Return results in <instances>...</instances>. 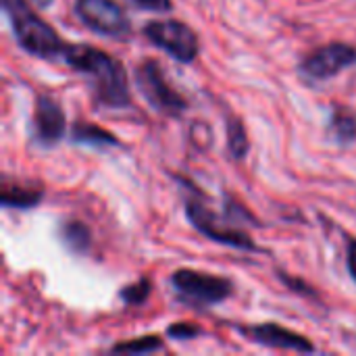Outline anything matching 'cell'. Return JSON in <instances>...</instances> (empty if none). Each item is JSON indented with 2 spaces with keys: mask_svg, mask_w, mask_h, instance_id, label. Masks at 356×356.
I'll return each instance as SVG.
<instances>
[{
  "mask_svg": "<svg viewBox=\"0 0 356 356\" xmlns=\"http://www.w3.org/2000/svg\"><path fill=\"white\" fill-rule=\"evenodd\" d=\"M225 148L227 156L234 161H244L250 152L248 131L238 115H227L225 119Z\"/></svg>",
  "mask_w": 356,
  "mask_h": 356,
  "instance_id": "cell-15",
  "label": "cell"
},
{
  "mask_svg": "<svg viewBox=\"0 0 356 356\" xmlns=\"http://www.w3.org/2000/svg\"><path fill=\"white\" fill-rule=\"evenodd\" d=\"M327 138L338 146L356 142V111L346 104H332L327 117Z\"/></svg>",
  "mask_w": 356,
  "mask_h": 356,
  "instance_id": "cell-12",
  "label": "cell"
},
{
  "mask_svg": "<svg viewBox=\"0 0 356 356\" xmlns=\"http://www.w3.org/2000/svg\"><path fill=\"white\" fill-rule=\"evenodd\" d=\"M200 334H202V330L190 321H175L167 327V338L173 342H190V340L198 338Z\"/></svg>",
  "mask_w": 356,
  "mask_h": 356,
  "instance_id": "cell-20",
  "label": "cell"
},
{
  "mask_svg": "<svg viewBox=\"0 0 356 356\" xmlns=\"http://www.w3.org/2000/svg\"><path fill=\"white\" fill-rule=\"evenodd\" d=\"M71 69L88 79L94 104L100 108H129L131 92L125 65L90 44H67L60 56Z\"/></svg>",
  "mask_w": 356,
  "mask_h": 356,
  "instance_id": "cell-1",
  "label": "cell"
},
{
  "mask_svg": "<svg viewBox=\"0 0 356 356\" xmlns=\"http://www.w3.org/2000/svg\"><path fill=\"white\" fill-rule=\"evenodd\" d=\"M58 240L71 254H86L94 244V234L90 225L81 219H65L58 223Z\"/></svg>",
  "mask_w": 356,
  "mask_h": 356,
  "instance_id": "cell-13",
  "label": "cell"
},
{
  "mask_svg": "<svg viewBox=\"0 0 356 356\" xmlns=\"http://www.w3.org/2000/svg\"><path fill=\"white\" fill-rule=\"evenodd\" d=\"M134 6L152 13H169L173 8V0H129Z\"/></svg>",
  "mask_w": 356,
  "mask_h": 356,
  "instance_id": "cell-22",
  "label": "cell"
},
{
  "mask_svg": "<svg viewBox=\"0 0 356 356\" xmlns=\"http://www.w3.org/2000/svg\"><path fill=\"white\" fill-rule=\"evenodd\" d=\"M184 211H186V217L192 223V227L200 236L209 238L211 242L227 246V248H236V250H242V252H259L261 250L250 234H246L240 227L229 225L223 217H219L215 211H211L198 198H186V209Z\"/></svg>",
  "mask_w": 356,
  "mask_h": 356,
  "instance_id": "cell-6",
  "label": "cell"
},
{
  "mask_svg": "<svg viewBox=\"0 0 356 356\" xmlns=\"http://www.w3.org/2000/svg\"><path fill=\"white\" fill-rule=\"evenodd\" d=\"M2 13L8 19L10 31L15 35V42L21 50L27 54L42 58V60H54L63 56L67 44L56 33L52 25H48L31 6L29 0H0Z\"/></svg>",
  "mask_w": 356,
  "mask_h": 356,
  "instance_id": "cell-2",
  "label": "cell"
},
{
  "mask_svg": "<svg viewBox=\"0 0 356 356\" xmlns=\"http://www.w3.org/2000/svg\"><path fill=\"white\" fill-rule=\"evenodd\" d=\"M238 332L252 344L267 346V348H280V350H290V353H300V355H313L317 346L302 334L292 332L275 321H265L259 325H242Z\"/></svg>",
  "mask_w": 356,
  "mask_h": 356,
  "instance_id": "cell-10",
  "label": "cell"
},
{
  "mask_svg": "<svg viewBox=\"0 0 356 356\" xmlns=\"http://www.w3.org/2000/svg\"><path fill=\"white\" fill-rule=\"evenodd\" d=\"M353 65H356V46L346 42H330L309 52L298 63V73L309 81H327Z\"/></svg>",
  "mask_w": 356,
  "mask_h": 356,
  "instance_id": "cell-8",
  "label": "cell"
},
{
  "mask_svg": "<svg viewBox=\"0 0 356 356\" xmlns=\"http://www.w3.org/2000/svg\"><path fill=\"white\" fill-rule=\"evenodd\" d=\"M344 254H346V269L348 275L356 284V236L344 232Z\"/></svg>",
  "mask_w": 356,
  "mask_h": 356,
  "instance_id": "cell-21",
  "label": "cell"
},
{
  "mask_svg": "<svg viewBox=\"0 0 356 356\" xmlns=\"http://www.w3.org/2000/svg\"><path fill=\"white\" fill-rule=\"evenodd\" d=\"M33 6H38V8H46V6H50V2L52 0H29Z\"/></svg>",
  "mask_w": 356,
  "mask_h": 356,
  "instance_id": "cell-23",
  "label": "cell"
},
{
  "mask_svg": "<svg viewBox=\"0 0 356 356\" xmlns=\"http://www.w3.org/2000/svg\"><path fill=\"white\" fill-rule=\"evenodd\" d=\"M165 342L161 336L156 334H148V336H140V338H131L119 344H113L108 348L111 355H150L156 350H163Z\"/></svg>",
  "mask_w": 356,
  "mask_h": 356,
  "instance_id": "cell-16",
  "label": "cell"
},
{
  "mask_svg": "<svg viewBox=\"0 0 356 356\" xmlns=\"http://www.w3.org/2000/svg\"><path fill=\"white\" fill-rule=\"evenodd\" d=\"M229 225L238 227V225H252V227H263V223L236 198L232 196H223V215H221Z\"/></svg>",
  "mask_w": 356,
  "mask_h": 356,
  "instance_id": "cell-17",
  "label": "cell"
},
{
  "mask_svg": "<svg viewBox=\"0 0 356 356\" xmlns=\"http://www.w3.org/2000/svg\"><path fill=\"white\" fill-rule=\"evenodd\" d=\"M73 13L83 27L96 35L125 40L131 35L127 10L117 0H75Z\"/></svg>",
  "mask_w": 356,
  "mask_h": 356,
  "instance_id": "cell-7",
  "label": "cell"
},
{
  "mask_svg": "<svg viewBox=\"0 0 356 356\" xmlns=\"http://www.w3.org/2000/svg\"><path fill=\"white\" fill-rule=\"evenodd\" d=\"M44 190L33 186H21V184H8L4 179L2 192H0V204L2 209H15V211H29L35 209L44 200Z\"/></svg>",
  "mask_w": 356,
  "mask_h": 356,
  "instance_id": "cell-14",
  "label": "cell"
},
{
  "mask_svg": "<svg viewBox=\"0 0 356 356\" xmlns=\"http://www.w3.org/2000/svg\"><path fill=\"white\" fill-rule=\"evenodd\" d=\"M169 284L177 298L192 309H211L232 298L234 284L223 275H213L198 269H177L171 273Z\"/></svg>",
  "mask_w": 356,
  "mask_h": 356,
  "instance_id": "cell-3",
  "label": "cell"
},
{
  "mask_svg": "<svg viewBox=\"0 0 356 356\" xmlns=\"http://www.w3.org/2000/svg\"><path fill=\"white\" fill-rule=\"evenodd\" d=\"M134 83L146 104L165 117H179L188 108V100L169 83L156 58L142 60L134 71Z\"/></svg>",
  "mask_w": 356,
  "mask_h": 356,
  "instance_id": "cell-4",
  "label": "cell"
},
{
  "mask_svg": "<svg viewBox=\"0 0 356 356\" xmlns=\"http://www.w3.org/2000/svg\"><path fill=\"white\" fill-rule=\"evenodd\" d=\"M144 38L159 50L167 52L173 60L190 65L200 54L198 33L179 19H152L142 27Z\"/></svg>",
  "mask_w": 356,
  "mask_h": 356,
  "instance_id": "cell-5",
  "label": "cell"
},
{
  "mask_svg": "<svg viewBox=\"0 0 356 356\" xmlns=\"http://www.w3.org/2000/svg\"><path fill=\"white\" fill-rule=\"evenodd\" d=\"M67 136V115L50 94H35L31 115V142L38 148H54Z\"/></svg>",
  "mask_w": 356,
  "mask_h": 356,
  "instance_id": "cell-9",
  "label": "cell"
},
{
  "mask_svg": "<svg viewBox=\"0 0 356 356\" xmlns=\"http://www.w3.org/2000/svg\"><path fill=\"white\" fill-rule=\"evenodd\" d=\"M275 275H277V280H280L290 292H294V294H298V296H302V298H307V300H319V292H317L311 284H307L305 280L294 277V275H290L288 271H282V269H277Z\"/></svg>",
  "mask_w": 356,
  "mask_h": 356,
  "instance_id": "cell-19",
  "label": "cell"
},
{
  "mask_svg": "<svg viewBox=\"0 0 356 356\" xmlns=\"http://www.w3.org/2000/svg\"><path fill=\"white\" fill-rule=\"evenodd\" d=\"M69 140L77 146H88V148H117L121 146V140L111 134L108 129L92 123V121H75L69 127Z\"/></svg>",
  "mask_w": 356,
  "mask_h": 356,
  "instance_id": "cell-11",
  "label": "cell"
},
{
  "mask_svg": "<svg viewBox=\"0 0 356 356\" xmlns=\"http://www.w3.org/2000/svg\"><path fill=\"white\" fill-rule=\"evenodd\" d=\"M152 294V282L148 277H140L131 284H125L119 290V300L127 307H142Z\"/></svg>",
  "mask_w": 356,
  "mask_h": 356,
  "instance_id": "cell-18",
  "label": "cell"
}]
</instances>
